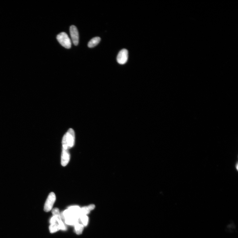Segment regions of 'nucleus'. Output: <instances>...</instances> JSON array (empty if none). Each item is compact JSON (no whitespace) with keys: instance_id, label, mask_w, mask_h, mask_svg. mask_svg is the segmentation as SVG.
Returning a JSON list of instances; mask_svg holds the SVG:
<instances>
[{"instance_id":"nucleus-1","label":"nucleus","mask_w":238,"mask_h":238,"mask_svg":"<svg viewBox=\"0 0 238 238\" xmlns=\"http://www.w3.org/2000/svg\"><path fill=\"white\" fill-rule=\"evenodd\" d=\"M75 133L72 128L68 130L64 135L62 141V144L63 148L69 150L73 147L75 143Z\"/></svg>"},{"instance_id":"nucleus-2","label":"nucleus","mask_w":238,"mask_h":238,"mask_svg":"<svg viewBox=\"0 0 238 238\" xmlns=\"http://www.w3.org/2000/svg\"><path fill=\"white\" fill-rule=\"evenodd\" d=\"M57 39L64 47L69 49L71 47V42L67 34L65 32H62L57 36Z\"/></svg>"},{"instance_id":"nucleus-3","label":"nucleus","mask_w":238,"mask_h":238,"mask_svg":"<svg viewBox=\"0 0 238 238\" xmlns=\"http://www.w3.org/2000/svg\"><path fill=\"white\" fill-rule=\"evenodd\" d=\"M56 200V197L55 194L53 192H51L45 203L44 211L46 212H48L52 209Z\"/></svg>"},{"instance_id":"nucleus-4","label":"nucleus","mask_w":238,"mask_h":238,"mask_svg":"<svg viewBox=\"0 0 238 238\" xmlns=\"http://www.w3.org/2000/svg\"><path fill=\"white\" fill-rule=\"evenodd\" d=\"M71 37L74 44L78 46L79 43V34L78 29L74 25L71 26L69 29Z\"/></svg>"},{"instance_id":"nucleus-5","label":"nucleus","mask_w":238,"mask_h":238,"mask_svg":"<svg viewBox=\"0 0 238 238\" xmlns=\"http://www.w3.org/2000/svg\"><path fill=\"white\" fill-rule=\"evenodd\" d=\"M128 51L126 49H123L120 51L117 57L118 62L121 65L125 64L128 59Z\"/></svg>"},{"instance_id":"nucleus-6","label":"nucleus","mask_w":238,"mask_h":238,"mask_svg":"<svg viewBox=\"0 0 238 238\" xmlns=\"http://www.w3.org/2000/svg\"><path fill=\"white\" fill-rule=\"evenodd\" d=\"M70 159V154L68 150L62 148L61 155V165L63 166H66L69 163Z\"/></svg>"},{"instance_id":"nucleus-7","label":"nucleus","mask_w":238,"mask_h":238,"mask_svg":"<svg viewBox=\"0 0 238 238\" xmlns=\"http://www.w3.org/2000/svg\"><path fill=\"white\" fill-rule=\"evenodd\" d=\"M95 207L94 204H91L88 206L83 207L80 209L79 213V217L82 215H86L89 214L91 210H93Z\"/></svg>"},{"instance_id":"nucleus-8","label":"nucleus","mask_w":238,"mask_h":238,"mask_svg":"<svg viewBox=\"0 0 238 238\" xmlns=\"http://www.w3.org/2000/svg\"><path fill=\"white\" fill-rule=\"evenodd\" d=\"M80 218L76 216H73L65 219V223L68 225H75L77 223L79 222V219Z\"/></svg>"},{"instance_id":"nucleus-9","label":"nucleus","mask_w":238,"mask_h":238,"mask_svg":"<svg viewBox=\"0 0 238 238\" xmlns=\"http://www.w3.org/2000/svg\"><path fill=\"white\" fill-rule=\"evenodd\" d=\"M101 38L99 37L93 38L90 41L88 44V46L89 48H93L99 43L101 41Z\"/></svg>"},{"instance_id":"nucleus-10","label":"nucleus","mask_w":238,"mask_h":238,"mask_svg":"<svg viewBox=\"0 0 238 238\" xmlns=\"http://www.w3.org/2000/svg\"><path fill=\"white\" fill-rule=\"evenodd\" d=\"M49 229L50 232L51 233H53L59 231L60 228L58 224L56 223L51 224L49 227Z\"/></svg>"},{"instance_id":"nucleus-11","label":"nucleus","mask_w":238,"mask_h":238,"mask_svg":"<svg viewBox=\"0 0 238 238\" xmlns=\"http://www.w3.org/2000/svg\"><path fill=\"white\" fill-rule=\"evenodd\" d=\"M75 226L76 234L78 235L81 234L84 229V226L78 222L75 224Z\"/></svg>"},{"instance_id":"nucleus-12","label":"nucleus","mask_w":238,"mask_h":238,"mask_svg":"<svg viewBox=\"0 0 238 238\" xmlns=\"http://www.w3.org/2000/svg\"><path fill=\"white\" fill-rule=\"evenodd\" d=\"M80 209V208L78 206H74L69 207L68 209L71 211L75 215L80 218L79 213Z\"/></svg>"},{"instance_id":"nucleus-13","label":"nucleus","mask_w":238,"mask_h":238,"mask_svg":"<svg viewBox=\"0 0 238 238\" xmlns=\"http://www.w3.org/2000/svg\"><path fill=\"white\" fill-rule=\"evenodd\" d=\"M83 226H86L88 222V217L86 215H82L80 217Z\"/></svg>"},{"instance_id":"nucleus-14","label":"nucleus","mask_w":238,"mask_h":238,"mask_svg":"<svg viewBox=\"0 0 238 238\" xmlns=\"http://www.w3.org/2000/svg\"><path fill=\"white\" fill-rule=\"evenodd\" d=\"M52 213L53 214V216L56 217L59 220H61V217L60 214V211L58 208H54L52 211Z\"/></svg>"},{"instance_id":"nucleus-15","label":"nucleus","mask_w":238,"mask_h":238,"mask_svg":"<svg viewBox=\"0 0 238 238\" xmlns=\"http://www.w3.org/2000/svg\"><path fill=\"white\" fill-rule=\"evenodd\" d=\"M60 226V229L62 230H66V228L65 225H64V223L62 220H60L58 222Z\"/></svg>"}]
</instances>
